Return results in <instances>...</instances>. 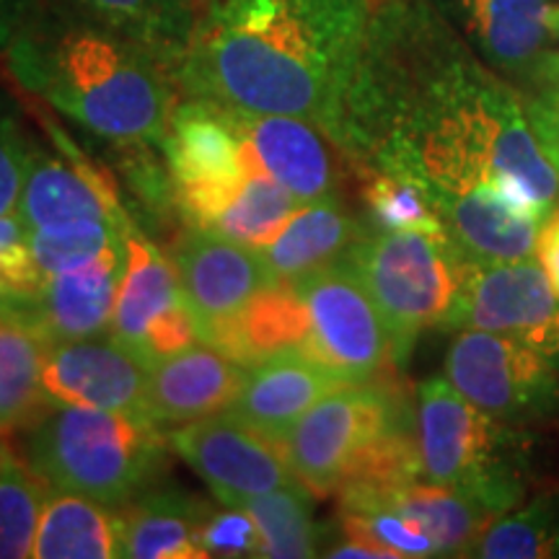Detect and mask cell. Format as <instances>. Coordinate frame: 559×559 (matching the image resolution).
<instances>
[{"instance_id": "24", "label": "cell", "mask_w": 559, "mask_h": 559, "mask_svg": "<svg viewBox=\"0 0 559 559\" xmlns=\"http://www.w3.org/2000/svg\"><path fill=\"white\" fill-rule=\"evenodd\" d=\"M207 515L205 502L181 489H143L117 513L120 557L202 559L200 528Z\"/></svg>"}, {"instance_id": "34", "label": "cell", "mask_w": 559, "mask_h": 559, "mask_svg": "<svg viewBox=\"0 0 559 559\" xmlns=\"http://www.w3.org/2000/svg\"><path fill=\"white\" fill-rule=\"evenodd\" d=\"M362 200H366L373 228L386 230H428L449 234L423 187L386 171L362 174Z\"/></svg>"}, {"instance_id": "32", "label": "cell", "mask_w": 559, "mask_h": 559, "mask_svg": "<svg viewBox=\"0 0 559 559\" xmlns=\"http://www.w3.org/2000/svg\"><path fill=\"white\" fill-rule=\"evenodd\" d=\"M45 481L0 438V559L32 557Z\"/></svg>"}, {"instance_id": "7", "label": "cell", "mask_w": 559, "mask_h": 559, "mask_svg": "<svg viewBox=\"0 0 559 559\" xmlns=\"http://www.w3.org/2000/svg\"><path fill=\"white\" fill-rule=\"evenodd\" d=\"M415 409L383 383H347L306 412L280 449L290 472L313 495H337L342 481L391 430L409 423Z\"/></svg>"}, {"instance_id": "15", "label": "cell", "mask_w": 559, "mask_h": 559, "mask_svg": "<svg viewBox=\"0 0 559 559\" xmlns=\"http://www.w3.org/2000/svg\"><path fill=\"white\" fill-rule=\"evenodd\" d=\"M124 267L128 241L104 251L86 267L50 275L37 290H9L0 319L29 326L50 345L96 337L109 330Z\"/></svg>"}, {"instance_id": "9", "label": "cell", "mask_w": 559, "mask_h": 559, "mask_svg": "<svg viewBox=\"0 0 559 559\" xmlns=\"http://www.w3.org/2000/svg\"><path fill=\"white\" fill-rule=\"evenodd\" d=\"M443 376L474 407L531 428L559 419V362L502 334L461 330L445 353Z\"/></svg>"}, {"instance_id": "17", "label": "cell", "mask_w": 559, "mask_h": 559, "mask_svg": "<svg viewBox=\"0 0 559 559\" xmlns=\"http://www.w3.org/2000/svg\"><path fill=\"white\" fill-rule=\"evenodd\" d=\"M171 260L187 306L200 324L202 342L215 326L236 317L257 293L275 283L260 249L223 239L205 228L190 226L174 243Z\"/></svg>"}, {"instance_id": "36", "label": "cell", "mask_w": 559, "mask_h": 559, "mask_svg": "<svg viewBox=\"0 0 559 559\" xmlns=\"http://www.w3.org/2000/svg\"><path fill=\"white\" fill-rule=\"evenodd\" d=\"M528 122L559 171V50H551L519 88Z\"/></svg>"}, {"instance_id": "23", "label": "cell", "mask_w": 559, "mask_h": 559, "mask_svg": "<svg viewBox=\"0 0 559 559\" xmlns=\"http://www.w3.org/2000/svg\"><path fill=\"white\" fill-rule=\"evenodd\" d=\"M368 230L347 213L337 194H326L304 202L288 226L260 249V257L275 283H296L326 264L345 260Z\"/></svg>"}, {"instance_id": "8", "label": "cell", "mask_w": 559, "mask_h": 559, "mask_svg": "<svg viewBox=\"0 0 559 559\" xmlns=\"http://www.w3.org/2000/svg\"><path fill=\"white\" fill-rule=\"evenodd\" d=\"M179 218L192 228H213L254 171H262L249 140L223 104L185 96L174 107L164 143Z\"/></svg>"}, {"instance_id": "31", "label": "cell", "mask_w": 559, "mask_h": 559, "mask_svg": "<svg viewBox=\"0 0 559 559\" xmlns=\"http://www.w3.org/2000/svg\"><path fill=\"white\" fill-rule=\"evenodd\" d=\"M300 205L304 202L290 190H285L277 179L264 171H254L210 230L223 239L262 249L288 226Z\"/></svg>"}, {"instance_id": "16", "label": "cell", "mask_w": 559, "mask_h": 559, "mask_svg": "<svg viewBox=\"0 0 559 559\" xmlns=\"http://www.w3.org/2000/svg\"><path fill=\"white\" fill-rule=\"evenodd\" d=\"M151 366L122 340L86 337L55 342L41 362V391L50 404L143 412Z\"/></svg>"}, {"instance_id": "39", "label": "cell", "mask_w": 559, "mask_h": 559, "mask_svg": "<svg viewBox=\"0 0 559 559\" xmlns=\"http://www.w3.org/2000/svg\"><path fill=\"white\" fill-rule=\"evenodd\" d=\"M37 0H0V52L11 45Z\"/></svg>"}, {"instance_id": "11", "label": "cell", "mask_w": 559, "mask_h": 559, "mask_svg": "<svg viewBox=\"0 0 559 559\" xmlns=\"http://www.w3.org/2000/svg\"><path fill=\"white\" fill-rule=\"evenodd\" d=\"M440 330L502 334L559 362V296L534 257L519 262H472Z\"/></svg>"}, {"instance_id": "22", "label": "cell", "mask_w": 559, "mask_h": 559, "mask_svg": "<svg viewBox=\"0 0 559 559\" xmlns=\"http://www.w3.org/2000/svg\"><path fill=\"white\" fill-rule=\"evenodd\" d=\"M41 3L120 34L164 62L171 75L190 50L194 29L205 11L200 0H41Z\"/></svg>"}, {"instance_id": "3", "label": "cell", "mask_w": 559, "mask_h": 559, "mask_svg": "<svg viewBox=\"0 0 559 559\" xmlns=\"http://www.w3.org/2000/svg\"><path fill=\"white\" fill-rule=\"evenodd\" d=\"M3 66L26 94L109 143L160 145L179 104L164 62L41 0L3 50Z\"/></svg>"}, {"instance_id": "25", "label": "cell", "mask_w": 559, "mask_h": 559, "mask_svg": "<svg viewBox=\"0 0 559 559\" xmlns=\"http://www.w3.org/2000/svg\"><path fill=\"white\" fill-rule=\"evenodd\" d=\"M309 340V311L293 283H272L257 293L243 309L215 326L205 337V345L221 349L241 366L300 349Z\"/></svg>"}, {"instance_id": "41", "label": "cell", "mask_w": 559, "mask_h": 559, "mask_svg": "<svg viewBox=\"0 0 559 559\" xmlns=\"http://www.w3.org/2000/svg\"><path fill=\"white\" fill-rule=\"evenodd\" d=\"M547 26H549L551 37L559 39V5H549V11H547Z\"/></svg>"}, {"instance_id": "42", "label": "cell", "mask_w": 559, "mask_h": 559, "mask_svg": "<svg viewBox=\"0 0 559 559\" xmlns=\"http://www.w3.org/2000/svg\"><path fill=\"white\" fill-rule=\"evenodd\" d=\"M200 3H202V9H210V5L218 3V0H200Z\"/></svg>"}, {"instance_id": "26", "label": "cell", "mask_w": 559, "mask_h": 559, "mask_svg": "<svg viewBox=\"0 0 559 559\" xmlns=\"http://www.w3.org/2000/svg\"><path fill=\"white\" fill-rule=\"evenodd\" d=\"M342 510L381 508L402 515L428 534L436 544L438 557H466V551L479 534L489 526L492 515L479 502L466 498L459 489L436 485L428 479H415L407 485L389 489L379 498L349 502Z\"/></svg>"}, {"instance_id": "18", "label": "cell", "mask_w": 559, "mask_h": 559, "mask_svg": "<svg viewBox=\"0 0 559 559\" xmlns=\"http://www.w3.org/2000/svg\"><path fill=\"white\" fill-rule=\"evenodd\" d=\"M495 73L521 88L551 52L549 0H430Z\"/></svg>"}, {"instance_id": "28", "label": "cell", "mask_w": 559, "mask_h": 559, "mask_svg": "<svg viewBox=\"0 0 559 559\" xmlns=\"http://www.w3.org/2000/svg\"><path fill=\"white\" fill-rule=\"evenodd\" d=\"M466 557L559 559V489L526 498L489 521Z\"/></svg>"}, {"instance_id": "1", "label": "cell", "mask_w": 559, "mask_h": 559, "mask_svg": "<svg viewBox=\"0 0 559 559\" xmlns=\"http://www.w3.org/2000/svg\"><path fill=\"white\" fill-rule=\"evenodd\" d=\"M330 140L362 174L415 181L438 215L485 190L506 192L547 221L559 205V171L519 88L487 68L430 0L370 9Z\"/></svg>"}, {"instance_id": "19", "label": "cell", "mask_w": 559, "mask_h": 559, "mask_svg": "<svg viewBox=\"0 0 559 559\" xmlns=\"http://www.w3.org/2000/svg\"><path fill=\"white\" fill-rule=\"evenodd\" d=\"M236 128L249 140L251 153L264 174L277 179L300 202H313L337 194L334 143L324 130L300 117L257 115L228 107ZM337 151V148H334Z\"/></svg>"}, {"instance_id": "35", "label": "cell", "mask_w": 559, "mask_h": 559, "mask_svg": "<svg viewBox=\"0 0 559 559\" xmlns=\"http://www.w3.org/2000/svg\"><path fill=\"white\" fill-rule=\"evenodd\" d=\"M34 135L16 94L0 81V218L13 215Z\"/></svg>"}, {"instance_id": "21", "label": "cell", "mask_w": 559, "mask_h": 559, "mask_svg": "<svg viewBox=\"0 0 559 559\" xmlns=\"http://www.w3.org/2000/svg\"><path fill=\"white\" fill-rule=\"evenodd\" d=\"M247 373V366L198 342L151 368L145 415L160 428L221 415L239 396Z\"/></svg>"}, {"instance_id": "2", "label": "cell", "mask_w": 559, "mask_h": 559, "mask_svg": "<svg viewBox=\"0 0 559 559\" xmlns=\"http://www.w3.org/2000/svg\"><path fill=\"white\" fill-rule=\"evenodd\" d=\"M368 0H218L174 70L179 94L330 132L358 66Z\"/></svg>"}, {"instance_id": "20", "label": "cell", "mask_w": 559, "mask_h": 559, "mask_svg": "<svg viewBox=\"0 0 559 559\" xmlns=\"http://www.w3.org/2000/svg\"><path fill=\"white\" fill-rule=\"evenodd\" d=\"M342 386L347 383L304 349H285L249 368L228 415L280 445L313 404Z\"/></svg>"}, {"instance_id": "6", "label": "cell", "mask_w": 559, "mask_h": 559, "mask_svg": "<svg viewBox=\"0 0 559 559\" xmlns=\"http://www.w3.org/2000/svg\"><path fill=\"white\" fill-rule=\"evenodd\" d=\"M345 260L379 306L394 368L407 366L423 332L440 330L472 262L449 234L370 228Z\"/></svg>"}, {"instance_id": "27", "label": "cell", "mask_w": 559, "mask_h": 559, "mask_svg": "<svg viewBox=\"0 0 559 559\" xmlns=\"http://www.w3.org/2000/svg\"><path fill=\"white\" fill-rule=\"evenodd\" d=\"M32 557L37 559H111L120 557L117 510L86 495H47L41 506Z\"/></svg>"}, {"instance_id": "37", "label": "cell", "mask_w": 559, "mask_h": 559, "mask_svg": "<svg viewBox=\"0 0 559 559\" xmlns=\"http://www.w3.org/2000/svg\"><path fill=\"white\" fill-rule=\"evenodd\" d=\"M200 547L205 557H260L262 536L243 508L210 510L200 528Z\"/></svg>"}, {"instance_id": "33", "label": "cell", "mask_w": 559, "mask_h": 559, "mask_svg": "<svg viewBox=\"0 0 559 559\" xmlns=\"http://www.w3.org/2000/svg\"><path fill=\"white\" fill-rule=\"evenodd\" d=\"M132 228L117 226V223L86 221L75 223V226L34 230V234H26V243H29L34 262L47 280L50 275L86 267V264L99 260L104 251L128 241Z\"/></svg>"}, {"instance_id": "29", "label": "cell", "mask_w": 559, "mask_h": 559, "mask_svg": "<svg viewBox=\"0 0 559 559\" xmlns=\"http://www.w3.org/2000/svg\"><path fill=\"white\" fill-rule=\"evenodd\" d=\"M311 495L304 481H293L239 506L260 531V557L306 559L321 555V528L313 521Z\"/></svg>"}, {"instance_id": "12", "label": "cell", "mask_w": 559, "mask_h": 559, "mask_svg": "<svg viewBox=\"0 0 559 559\" xmlns=\"http://www.w3.org/2000/svg\"><path fill=\"white\" fill-rule=\"evenodd\" d=\"M109 330L151 368L202 342L198 319L181 293L177 264L138 228L128 234V267Z\"/></svg>"}, {"instance_id": "4", "label": "cell", "mask_w": 559, "mask_h": 559, "mask_svg": "<svg viewBox=\"0 0 559 559\" xmlns=\"http://www.w3.org/2000/svg\"><path fill=\"white\" fill-rule=\"evenodd\" d=\"M166 449L160 425L143 412L55 404L26 425L21 456L47 487L117 508L153 487Z\"/></svg>"}, {"instance_id": "13", "label": "cell", "mask_w": 559, "mask_h": 559, "mask_svg": "<svg viewBox=\"0 0 559 559\" xmlns=\"http://www.w3.org/2000/svg\"><path fill=\"white\" fill-rule=\"evenodd\" d=\"M47 130L52 132L55 148H47L37 140L32 143L19 205L13 213L26 234L86 221L117 223L124 228L135 226L117 194L115 177L81 156L66 132L52 122H47Z\"/></svg>"}, {"instance_id": "40", "label": "cell", "mask_w": 559, "mask_h": 559, "mask_svg": "<svg viewBox=\"0 0 559 559\" xmlns=\"http://www.w3.org/2000/svg\"><path fill=\"white\" fill-rule=\"evenodd\" d=\"M21 241H26V230L21 226V221L16 215H3V218H0V254H3L5 249L16 247Z\"/></svg>"}, {"instance_id": "38", "label": "cell", "mask_w": 559, "mask_h": 559, "mask_svg": "<svg viewBox=\"0 0 559 559\" xmlns=\"http://www.w3.org/2000/svg\"><path fill=\"white\" fill-rule=\"evenodd\" d=\"M536 260L542 262L544 272H547L551 285H555L559 296V207L551 213V218L544 223L539 243H536Z\"/></svg>"}, {"instance_id": "5", "label": "cell", "mask_w": 559, "mask_h": 559, "mask_svg": "<svg viewBox=\"0 0 559 559\" xmlns=\"http://www.w3.org/2000/svg\"><path fill=\"white\" fill-rule=\"evenodd\" d=\"M415 436L423 479L464 492L492 519L528 498L536 436L474 407L445 376L417 386Z\"/></svg>"}, {"instance_id": "14", "label": "cell", "mask_w": 559, "mask_h": 559, "mask_svg": "<svg viewBox=\"0 0 559 559\" xmlns=\"http://www.w3.org/2000/svg\"><path fill=\"white\" fill-rule=\"evenodd\" d=\"M166 440L228 508L298 481L275 440L228 412L179 425L166 432Z\"/></svg>"}, {"instance_id": "10", "label": "cell", "mask_w": 559, "mask_h": 559, "mask_svg": "<svg viewBox=\"0 0 559 559\" xmlns=\"http://www.w3.org/2000/svg\"><path fill=\"white\" fill-rule=\"evenodd\" d=\"M309 311L304 353L345 383H370L394 368L391 337L379 306L347 260L296 280Z\"/></svg>"}, {"instance_id": "30", "label": "cell", "mask_w": 559, "mask_h": 559, "mask_svg": "<svg viewBox=\"0 0 559 559\" xmlns=\"http://www.w3.org/2000/svg\"><path fill=\"white\" fill-rule=\"evenodd\" d=\"M50 342L29 326L0 319V436L29 425L45 404L41 362Z\"/></svg>"}]
</instances>
